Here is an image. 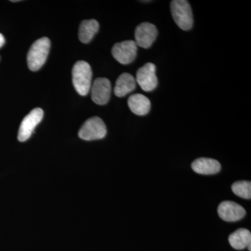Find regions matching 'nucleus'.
Instances as JSON below:
<instances>
[{"mask_svg":"<svg viewBox=\"0 0 251 251\" xmlns=\"http://www.w3.org/2000/svg\"><path fill=\"white\" fill-rule=\"evenodd\" d=\"M50 49L49 38L43 37L31 45L27 54V65L32 72L39 70L45 64Z\"/></svg>","mask_w":251,"mask_h":251,"instance_id":"2","label":"nucleus"},{"mask_svg":"<svg viewBox=\"0 0 251 251\" xmlns=\"http://www.w3.org/2000/svg\"><path fill=\"white\" fill-rule=\"evenodd\" d=\"M138 46L134 41L128 40L117 43L112 49V54L117 62L122 64H128L135 60Z\"/></svg>","mask_w":251,"mask_h":251,"instance_id":"7","label":"nucleus"},{"mask_svg":"<svg viewBox=\"0 0 251 251\" xmlns=\"http://www.w3.org/2000/svg\"><path fill=\"white\" fill-rule=\"evenodd\" d=\"M158 36V29L154 25L143 23L135 31V42L136 45L143 49H149L152 45Z\"/></svg>","mask_w":251,"mask_h":251,"instance_id":"8","label":"nucleus"},{"mask_svg":"<svg viewBox=\"0 0 251 251\" xmlns=\"http://www.w3.org/2000/svg\"><path fill=\"white\" fill-rule=\"evenodd\" d=\"M136 87V81L131 74L125 73L117 78L114 92L117 97H125Z\"/></svg>","mask_w":251,"mask_h":251,"instance_id":"14","label":"nucleus"},{"mask_svg":"<svg viewBox=\"0 0 251 251\" xmlns=\"http://www.w3.org/2000/svg\"><path fill=\"white\" fill-rule=\"evenodd\" d=\"M193 171L200 175H211L219 173L221 165L215 159L209 158H200L193 162Z\"/></svg>","mask_w":251,"mask_h":251,"instance_id":"11","label":"nucleus"},{"mask_svg":"<svg viewBox=\"0 0 251 251\" xmlns=\"http://www.w3.org/2000/svg\"><path fill=\"white\" fill-rule=\"evenodd\" d=\"M172 16L178 27L183 30L191 29L193 25L192 9L186 0H173L171 4Z\"/></svg>","mask_w":251,"mask_h":251,"instance_id":"3","label":"nucleus"},{"mask_svg":"<svg viewBox=\"0 0 251 251\" xmlns=\"http://www.w3.org/2000/svg\"><path fill=\"white\" fill-rule=\"evenodd\" d=\"M5 44V39L4 36L0 33V48L2 47Z\"/></svg>","mask_w":251,"mask_h":251,"instance_id":"17","label":"nucleus"},{"mask_svg":"<svg viewBox=\"0 0 251 251\" xmlns=\"http://www.w3.org/2000/svg\"><path fill=\"white\" fill-rule=\"evenodd\" d=\"M99 24L96 20H85L79 27L78 37L81 42L88 44L99 31Z\"/></svg>","mask_w":251,"mask_h":251,"instance_id":"15","label":"nucleus"},{"mask_svg":"<svg viewBox=\"0 0 251 251\" xmlns=\"http://www.w3.org/2000/svg\"><path fill=\"white\" fill-rule=\"evenodd\" d=\"M218 214L221 219L227 222L240 221L246 216L245 209L232 201H224L218 207Z\"/></svg>","mask_w":251,"mask_h":251,"instance_id":"10","label":"nucleus"},{"mask_svg":"<svg viewBox=\"0 0 251 251\" xmlns=\"http://www.w3.org/2000/svg\"><path fill=\"white\" fill-rule=\"evenodd\" d=\"M44 117L42 109H33L29 114L23 119L18 130V140L20 142H25L30 138L36 126L39 125Z\"/></svg>","mask_w":251,"mask_h":251,"instance_id":"5","label":"nucleus"},{"mask_svg":"<svg viewBox=\"0 0 251 251\" xmlns=\"http://www.w3.org/2000/svg\"><path fill=\"white\" fill-rule=\"evenodd\" d=\"M232 190L238 197L247 200H250L251 198V181H236L232 184Z\"/></svg>","mask_w":251,"mask_h":251,"instance_id":"16","label":"nucleus"},{"mask_svg":"<svg viewBox=\"0 0 251 251\" xmlns=\"http://www.w3.org/2000/svg\"><path fill=\"white\" fill-rule=\"evenodd\" d=\"M107 128L103 120L99 117L89 119L83 124L79 130L78 135L85 140H100L105 138Z\"/></svg>","mask_w":251,"mask_h":251,"instance_id":"4","label":"nucleus"},{"mask_svg":"<svg viewBox=\"0 0 251 251\" xmlns=\"http://www.w3.org/2000/svg\"><path fill=\"white\" fill-rule=\"evenodd\" d=\"M92 99L98 105H105L109 101L111 94V83L105 77H99L94 81L91 87Z\"/></svg>","mask_w":251,"mask_h":251,"instance_id":"9","label":"nucleus"},{"mask_svg":"<svg viewBox=\"0 0 251 251\" xmlns=\"http://www.w3.org/2000/svg\"><path fill=\"white\" fill-rule=\"evenodd\" d=\"M135 81L145 92H151L158 85L156 75V66L152 63H147L136 72Z\"/></svg>","mask_w":251,"mask_h":251,"instance_id":"6","label":"nucleus"},{"mask_svg":"<svg viewBox=\"0 0 251 251\" xmlns=\"http://www.w3.org/2000/svg\"><path fill=\"white\" fill-rule=\"evenodd\" d=\"M231 247L236 250H243L248 248L251 251V233L249 229H238L229 235L228 239Z\"/></svg>","mask_w":251,"mask_h":251,"instance_id":"13","label":"nucleus"},{"mask_svg":"<svg viewBox=\"0 0 251 251\" xmlns=\"http://www.w3.org/2000/svg\"><path fill=\"white\" fill-rule=\"evenodd\" d=\"M73 84L77 93L86 96L92 87V72L90 64L85 61H78L72 70Z\"/></svg>","mask_w":251,"mask_h":251,"instance_id":"1","label":"nucleus"},{"mask_svg":"<svg viewBox=\"0 0 251 251\" xmlns=\"http://www.w3.org/2000/svg\"><path fill=\"white\" fill-rule=\"evenodd\" d=\"M128 105L130 111L139 116L146 115L151 109L150 99L141 94H135L130 96L128 99Z\"/></svg>","mask_w":251,"mask_h":251,"instance_id":"12","label":"nucleus"}]
</instances>
